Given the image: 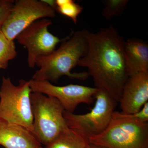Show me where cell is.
<instances>
[{
    "label": "cell",
    "mask_w": 148,
    "mask_h": 148,
    "mask_svg": "<svg viewBox=\"0 0 148 148\" xmlns=\"http://www.w3.org/2000/svg\"><path fill=\"white\" fill-rule=\"evenodd\" d=\"M95 99V106L87 113L75 114L65 110L64 112L68 127L79 131L88 138L99 135L106 130L119 103L102 88H98Z\"/></svg>",
    "instance_id": "8992f818"
},
{
    "label": "cell",
    "mask_w": 148,
    "mask_h": 148,
    "mask_svg": "<svg viewBox=\"0 0 148 148\" xmlns=\"http://www.w3.org/2000/svg\"><path fill=\"white\" fill-rule=\"evenodd\" d=\"M125 67L127 76L141 73H148V45L137 39L124 41Z\"/></svg>",
    "instance_id": "7c38bea8"
},
{
    "label": "cell",
    "mask_w": 148,
    "mask_h": 148,
    "mask_svg": "<svg viewBox=\"0 0 148 148\" xmlns=\"http://www.w3.org/2000/svg\"><path fill=\"white\" fill-rule=\"evenodd\" d=\"M129 1L127 0H107L101 14L104 18L110 20L120 15L123 11Z\"/></svg>",
    "instance_id": "2e32d148"
},
{
    "label": "cell",
    "mask_w": 148,
    "mask_h": 148,
    "mask_svg": "<svg viewBox=\"0 0 148 148\" xmlns=\"http://www.w3.org/2000/svg\"><path fill=\"white\" fill-rule=\"evenodd\" d=\"M51 24V21L47 18L38 20L16 37L18 42L27 49V63L31 69L34 68L38 58L52 53L56 45L64 40L60 39L49 32L48 28Z\"/></svg>",
    "instance_id": "ba28073f"
},
{
    "label": "cell",
    "mask_w": 148,
    "mask_h": 148,
    "mask_svg": "<svg viewBox=\"0 0 148 148\" xmlns=\"http://www.w3.org/2000/svg\"><path fill=\"white\" fill-rule=\"evenodd\" d=\"M14 1L1 0L0 1V28L7 17Z\"/></svg>",
    "instance_id": "ac0fdd59"
},
{
    "label": "cell",
    "mask_w": 148,
    "mask_h": 148,
    "mask_svg": "<svg viewBox=\"0 0 148 148\" xmlns=\"http://www.w3.org/2000/svg\"><path fill=\"white\" fill-rule=\"evenodd\" d=\"M17 55L14 41L9 40L0 28V68L6 69L8 63Z\"/></svg>",
    "instance_id": "5bb4252c"
},
{
    "label": "cell",
    "mask_w": 148,
    "mask_h": 148,
    "mask_svg": "<svg viewBox=\"0 0 148 148\" xmlns=\"http://www.w3.org/2000/svg\"><path fill=\"white\" fill-rule=\"evenodd\" d=\"M114 117L122 118L134 120L138 121L143 122H148V102L146 103L142 109L134 114H125L119 112H116L113 115Z\"/></svg>",
    "instance_id": "e0dca14e"
},
{
    "label": "cell",
    "mask_w": 148,
    "mask_h": 148,
    "mask_svg": "<svg viewBox=\"0 0 148 148\" xmlns=\"http://www.w3.org/2000/svg\"><path fill=\"white\" fill-rule=\"evenodd\" d=\"M29 82L32 92L54 97L59 101L64 110L72 113L81 103L92 104L98 90L96 87L78 84L58 86L47 81L32 79Z\"/></svg>",
    "instance_id": "9c48e42d"
},
{
    "label": "cell",
    "mask_w": 148,
    "mask_h": 148,
    "mask_svg": "<svg viewBox=\"0 0 148 148\" xmlns=\"http://www.w3.org/2000/svg\"><path fill=\"white\" fill-rule=\"evenodd\" d=\"M33 115V133L41 145L47 146L68 128L64 110L54 97L37 92L31 95Z\"/></svg>",
    "instance_id": "277c9868"
},
{
    "label": "cell",
    "mask_w": 148,
    "mask_h": 148,
    "mask_svg": "<svg viewBox=\"0 0 148 148\" xmlns=\"http://www.w3.org/2000/svg\"><path fill=\"white\" fill-rule=\"evenodd\" d=\"M89 144L87 137L69 127L46 146L45 148H87Z\"/></svg>",
    "instance_id": "4fadbf2b"
},
{
    "label": "cell",
    "mask_w": 148,
    "mask_h": 148,
    "mask_svg": "<svg viewBox=\"0 0 148 148\" xmlns=\"http://www.w3.org/2000/svg\"><path fill=\"white\" fill-rule=\"evenodd\" d=\"M87 40L82 31H77L69 38H65L58 49L37 60L39 69L32 79L55 82L63 76L84 80L89 77L87 72L73 73L72 69L87 52Z\"/></svg>",
    "instance_id": "7a4b0ae2"
},
{
    "label": "cell",
    "mask_w": 148,
    "mask_h": 148,
    "mask_svg": "<svg viewBox=\"0 0 148 148\" xmlns=\"http://www.w3.org/2000/svg\"><path fill=\"white\" fill-rule=\"evenodd\" d=\"M88 44L87 52L78 66L88 69L95 87L106 90L119 103L128 77L125 59V41L113 25L97 33L82 30Z\"/></svg>",
    "instance_id": "6da1fadb"
},
{
    "label": "cell",
    "mask_w": 148,
    "mask_h": 148,
    "mask_svg": "<svg viewBox=\"0 0 148 148\" xmlns=\"http://www.w3.org/2000/svg\"><path fill=\"white\" fill-rule=\"evenodd\" d=\"M148 102V73H141L128 77L120 100L121 112L134 114Z\"/></svg>",
    "instance_id": "30bf717a"
},
{
    "label": "cell",
    "mask_w": 148,
    "mask_h": 148,
    "mask_svg": "<svg viewBox=\"0 0 148 148\" xmlns=\"http://www.w3.org/2000/svg\"><path fill=\"white\" fill-rule=\"evenodd\" d=\"M87 148H107L105 147H101V146L96 145H94V144H91L90 143L88 146Z\"/></svg>",
    "instance_id": "d6986e66"
},
{
    "label": "cell",
    "mask_w": 148,
    "mask_h": 148,
    "mask_svg": "<svg viewBox=\"0 0 148 148\" xmlns=\"http://www.w3.org/2000/svg\"><path fill=\"white\" fill-rule=\"evenodd\" d=\"M88 139L107 148H148V122L113 117L105 131Z\"/></svg>",
    "instance_id": "5b68a950"
},
{
    "label": "cell",
    "mask_w": 148,
    "mask_h": 148,
    "mask_svg": "<svg viewBox=\"0 0 148 148\" xmlns=\"http://www.w3.org/2000/svg\"><path fill=\"white\" fill-rule=\"evenodd\" d=\"M1 69V68H0V69Z\"/></svg>",
    "instance_id": "44dd1931"
},
{
    "label": "cell",
    "mask_w": 148,
    "mask_h": 148,
    "mask_svg": "<svg viewBox=\"0 0 148 148\" xmlns=\"http://www.w3.org/2000/svg\"><path fill=\"white\" fill-rule=\"evenodd\" d=\"M55 10L43 1L18 0L14 3L1 29L10 40L41 18H53Z\"/></svg>",
    "instance_id": "52a82bcc"
},
{
    "label": "cell",
    "mask_w": 148,
    "mask_h": 148,
    "mask_svg": "<svg viewBox=\"0 0 148 148\" xmlns=\"http://www.w3.org/2000/svg\"><path fill=\"white\" fill-rule=\"evenodd\" d=\"M39 148H42V147H40Z\"/></svg>",
    "instance_id": "ffe728a7"
},
{
    "label": "cell",
    "mask_w": 148,
    "mask_h": 148,
    "mask_svg": "<svg viewBox=\"0 0 148 148\" xmlns=\"http://www.w3.org/2000/svg\"><path fill=\"white\" fill-rule=\"evenodd\" d=\"M29 81L21 79L15 86L3 77L0 88V119L21 125L33 133V115Z\"/></svg>",
    "instance_id": "3957f363"
},
{
    "label": "cell",
    "mask_w": 148,
    "mask_h": 148,
    "mask_svg": "<svg viewBox=\"0 0 148 148\" xmlns=\"http://www.w3.org/2000/svg\"><path fill=\"white\" fill-rule=\"evenodd\" d=\"M0 1H1V0H0Z\"/></svg>",
    "instance_id": "7402d4cb"
},
{
    "label": "cell",
    "mask_w": 148,
    "mask_h": 148,
    "mask_svg": "<svg viewBox=\"0 0 148 148\" xmlns=\"http://www.w3.org/2000/svg\"><path fill=\"white\" fill-rule=\"evenodd\" d=\"M55 3V9L57 12L71 18L76 24L78 17L83 8L73 0H56Z\"/></svg>",
    "instance_id": "9a60e30c"
},
{
    "label": "cell",
    "mask_w": 148,
    "mask_h": 148,
    "mask_svg": "<svg viewBox=\"0 0 148 148\" xmlns=\"http://www.w3.org/2000/svg\"><path fill=\"white\" fill-rule=\"evenodd\" d=\"M0 145L5 148H39L41 145L27 128L0 119Z\"/></svg>",
    "instance_id": "8fae6325"
}]
</instances>
